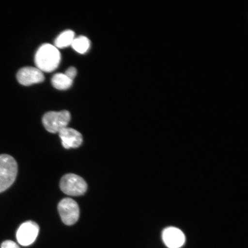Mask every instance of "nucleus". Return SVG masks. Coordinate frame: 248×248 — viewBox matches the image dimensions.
I'll return each mask as SVG.
<instances>
[{
  "mask_svg": "<svg viewBox=\"0 0 248 248\" xmlns=\"http://www.w3.org/2000/svg\"><path fill=\"white\" fill-rule=\"evenodd\" d=\"M61 60V53L57 48L50 44H45L37 51L35 63L36 68L42 72L50 73L57 69Z\"/></svg>",
  "mask_w": 248,
  "mask_h": 248,
  "instance_id": "f257e3e1",
  "label": "nucleus"
},
{
  "mask_svg": "<svg viewBox=\"0 0 248 248\" xmlns=\"http://www.w3.org/2000/svg\"><path fill=\"white\" fill-rule=\"evenodd\" d=\"M17 171V164L13 157L8 155H0V193L14 184Z\"/></svg>",
  "mask_w": 248,
  "mask_h": 248,
  "instance_id": "f03ea898",
  "label": "nucleus"
},
{
  "mask_svg": "<svg viewBox=\"0 0 248 248\" xmlns=\"http://www.w3.org/2000/svg\"><path fill=\"white\" fill-rule=\"evenodd\" d=\"M71 119L69 111H49L43 117L42 122L46 131L59 133L68 125Z\"/></svg>",
  "mask_w": 248,
  "mask_h": 248,
  "instance_id": "7ed1b4c3",
  "label": "nucleus"
},
{
  "mask_svg": "<svg viewBox=\"0 0 248 248\" xmlns=\"http://www.w3.org/2000/svg\"><path fill=\"white\" fill-rule=\"evenodd\" d=\"M60 188L65 194L70 196H80L86 193L88 185L80 176L74 173H68L61 179Z\"/></svg>",
  "mask_w": 248,
  "mask_h": 248,
  "instance_id": "20e7f679",
  "label": "nucleus"
},
{
  "mask_svg": "<svg viewBox=\"0 0 248 248\" xmlns=\"http://www.w3.org/2000/svg\"><path fill=\"white\" fill-rule=\"evenodd\" d=\"M58 209L62 221L64 224H75L79 219V208L78 204L71 198H66L62 200L58 204Z\"/></svg>",
  "mask_w": 248,
  "mask_h": 248,
  "instance_id": "39448f33",
  "label": "nucleus"
},
{
  "mask_svg": "<svg viewBox=\"0 0 248 248\" xmlns=\"http://www.w3.org/2000/svg\"><path fill=\"white\" fill-rule=\"evenodd\" d=\"M39 227L36 222L27 221L18 229L16 237L18 243L23 246H29L34 243L38 237Z\"/></svg>",
  "mask_w": 248,
  "mask_h": 248,
  "instance_id": "423d86ee",
  "label": "nucleus"
},
{
  "mask_svg": "<svg viewBox=\"0 0 248 248\" xmlns=\"http://www.w3.org/2000/svg\"><path fill=\"white\" fill-rule=\"evenodd\" d=\"M18 82L24 86H30L42 83L45 80V76L38 68L23 67L18 71L16 75Z\"/></svg>",
  "mask_w": 248,
  "mask_h": 248,
  "instance_id": "0eeeda50",
  "label": "nucleus"
},
{
  "mask_svg": "<svg viewBox=\"0 0 248 248\" xmlns=\"http://www.w3.org/2000/svg\"><path fill=\"white\" fill-rule=\"evenodd\" d=\"M162 237L164 244L169 248H180L184 246L186 241L184 232L175 227L164 229Z\"/></svg>",
  "mask_w": 248,
  "mask_h": 248,
  "instance_id": "6e6552de",
  "label": "nucleus"
},
{
  "mask_svg": "<svg viewBox=\"0 0 248 248\" xmlns=\"http://www.w3.org/2000/svg\"><path fill=\"white\" fill-rule=\"evenodd\" d=\"M58 133L64 148H77L82 143V136L76 129L66 127Z\"/></svg>",
  "mask_w": 248,
  "mask_h": 248,
  "instance_id": "1a4fd4ad",
  "label": "nucleus"
},
{
  "mask_svg": "<svg viewBox=\"0 0 248 248\" xmlns=\"http://www.w3.org/2000/svg\"><path fill=\"white\" fill-rule=\"evenodd\" d=\"M75 39V33L71 30H66L61 33L55 40L56 48H64L72 45Z\"/></svg>",
  "mask_w": 248,
  "mask_h": 248,
  "instance_id": "9d476101",
  "label": "nucleus"
},
{
  "mask_svg": "<svg viewBox=\"0 0 248 248\" xmlns=\"http://www.w3.org/2000/svg\"><path fill=\"white\" fill-rule=\"evenodd\" d=\"M73 80L69 78L64 74H55L52 78L51 83L55 88L58 90H67L73 85Z\"/></svg>",
  "mask_w": 248,
  "mask_h": 248,
  "instance_id": "9b49d317",
  "label": "nucleus"
},
{
  "mask_svg": "<svg viewBox=\"0 0 248 248\" xmlns=\"http://www.w3.org/2000/svg\"><path fill=\"white\" fill-rule=\"evenodd\" d=\"M72 47L79 54H85L91 46V42L85 36H80L74 39L71 45Z\"/></svg>",
  "mask_w": 248,
  "mask_h": 248,
  "instance_id": "f8f14e48",
  "label": "nucleus"
},
{
  "mask_svg": "<svg viewBox=\"0 0 248 248\" xmlns=\"http://www.w3.org/2000/svg\"><path fill=\"white\" fill-rule=\"evenodd\" d=\"M77 71L75 67H70L68 69L66 72H65L64 74L66 75L69 79L73 80L75 78V77L77 76Z\"/></svg>",
  "mask_w": 248,
  "mask_h": 248,
  "instance_id": "ddd939ff",
  "label": "nucleus"
},
{
  "mask_svg": "<svg viewBox=\"0 0 248 248\" xmlns=\"http://www.w3.org/2000/svg\"><path fill=\"white\" fill-rule=\"evenodd\" d=\"M1 248H20L16 243L11 240H7L3 242L1 244Z\"/></svg>",
  "mask_w": 248,
  "mask_h": 248,
  "instance_id": "4468645a",
  "label": "nucleus"
}]
</instances>
